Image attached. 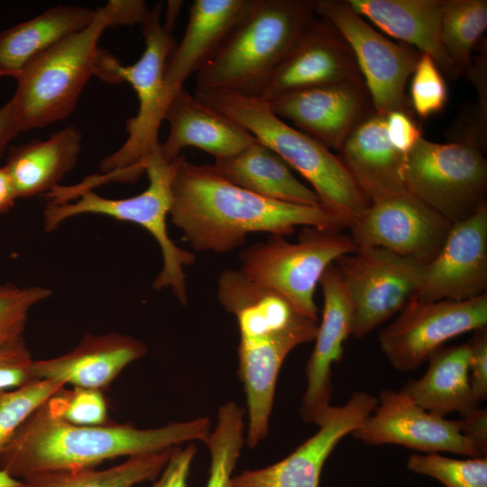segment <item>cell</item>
<instances>
[{"mask_svg": "<svg viewBox=\"0 0 487 487\" xmlns=\"http://www.w3.org/2000/svg\"><path fill=\"white\" fill-rule=\"evenodd\" d=\"M169 216L197 251L225 253L248 234L289 235L297 226L342 231L347 225L323 206H303L253 194L224 179L213 164L180 155L171 182Z\"/></svg>", "mask_w": 487, "mask_h": 487, "instance_id": "6da1fadb", "label": "cell"}, {"mask_svg": "<svg viewBox=\"0 0 487 487\" xmlns=\"http://www.w3.org/2000/svg\"><path fill=\"white\" fill-rule=\"evenodd\" d=\"M209 435L207 418L149 429L114 423L81 426L52 415L44 402L0 454V469L23 479L41 473L95 468L107 459L159 452L192 440L206 443Z\"/></svg>", "mask_w": 487, "mask_h": 487, "instance_id": "7a4b0ae2", "label": "cell"}, {"mask_svg": "<svg viewBox=\"0 0 487 487\" xmlns=\"http://www.w3.org/2000/svg\"><path fill=\"white\" fill-rule=\"evenodd\" d=\"M217 299L238 324L239 376L248 407L246 441L255 447L269 429L280 367L297 346L315 340L317 321L300 314L281 294L243 274L228 278Z\"/></svg>", "mask_w": 487, "mask_h": 487, "instance_id": "3957f363", "label": "cell"}, {"mask_svg": "<svg viewBox=\"0 0 487 487\" xmlns=\"http://www.w3.org/2000/svg\"><path fill=\"white\" fill-rule=\"evenodd\" d=\"M162 5L157 4L140 24L145 48L133 65H123L113 54L102 50L96 77L111 84L126 82L136 93L137 114L126 122L128 136L124 144L105 158L96 176L97 185L111 181L133 182L144 172L143 162L159 147V128L170 102L165 92L164 72L175 47L172 31L179 14L167 8L161 18Z\"/></svg>", "mask_w": 487, "mask_h": 487, "instance_id": "277c9868", "label": "cell"}, {"mask_svg": "<svg viewBox=\"0 0 487 487\" xmlns=\"http://www.w3.org/2000/svg\"><path fill=\"white\" fill-rule=\"evenodd\" d=\"M195 96L248 130L297 170L317 194L320 204L349 225L370 205L340 157L287 124L256 96L225 90H198Z\"/></svg>", "mask_w": 487, "mask_h": 487, "instance_id": "5b68a950", "label": "cell"}, {"mask_svg": "<svg viewBox=\"0 0 487 487\" xmlns=\"http://www.w3.org/2000/svg\"><path fill=\"white\" fill-rule=\"evenodd\" d=\"M314 0H254L196 73V91L259 94L271 72L315 19Z\"/></svg>", "mask_w": 487, "mask_h": 487, "instance_id": "8992f818", "label": "cell"}, {"mask_svg": "<svg viewBox=\"0 0 487 487\" xmlns=\"http://www.w3.org/2000/svg\"><path fill=\"white\" fill-rule=\"evenodd\" d=\"M108 27L107 9L99 7L88 26L31 60L17 74L11 100L21 132L43 128L73 112L85 85L96 75L102 51L98 41Z\"/></svg>", "mask_w": 487, "mask_h": 487, "instance_id": "52a82bcc", "label": "cell"}, {"mask_svg": "<svg viewBox=\"0 0 487 487\" xmlns=\"http://www.w3.org/2000/svg\"><path fill=\"white\" fill-rule=\"evenodd\" d=\"M178 159L168 161L161 154L160 145L143 162L149 185L142 193L126 198H107L93 190L79 193L74 202H49L43 211L44 227L50 232L75 216L96 214L136 224L149 232L158 243L162 254V268L153 288H170L182 305L188 303L184 267L195 262V254L177 245L170 237L167 217L171 204V182Z\"/></svg>", "mask_w": 487, "mask_h": 487, "instance_id": "ba28073f", "label": "cell"}, {"mask_svg": "<svg viewBox=\"0 0 487 487\" xmlns=\"http://www.w3.org/2000/svg\"><path fill=\"white\" fill-rule=\"evenodd\" d=\"M303 228L297 243L271 235L266 242L244 249L239 270L253 281L281 294L300 314L318 321L316 287L330 264L357 246L342 231Z\"/></svg>", "mask_w": 487, "mask_h": 487, "instance_id": "9c48e42d", "label": "cell"}, {"mask_svg": "<svg viewBox=\"0 0 487 487\" xmlns=\"http://www.w3.org/2000/svg\"><path fill=\"white\" fill-rule=\"evenodd\" d=\"M405 185L453 225L487 203V161L477 147L422 137L407 154Z\"/></svg>", "mask_w": 487, "mask_h": 487, "instance_id": "30bf717a", "label": "cell"}, {"mask_svg": "<svg viewBox=\"0 0 487 487\" xmlns=\"http://www.w3.org/2000/svg\"><path fill=\"white\" fill-rule=\"evenodd\" d=\"M315 14L328 20L350 45L374 110L412 113L405 87L421 52L375 31L347 0H314Z\"/></svg>", "mask_w": 487, "mask_h": 487, "instance_id": "8fae6325", "label": "cell"}, {"mask_svg": "<svg viewBox=\"0 0 487 487\" xmlns=\"http://www.w3.org/2000/svg\"><path fill=\"white\" fill-rule=\"evenodd\" d=\"M335 264L353 307L351 336L357 339L399 314L415 299L424 266L372 246L357 247Z\"/></svg>", "mask_w": 487, "mask_h": 487, "instance_id": "7c38bea8", "label": "cell"}, {"mask_svg": "<svg viewBox=\"0 0 487 487\" xmlns=\"http://www.w3.org/2000/svg\"><path fill=\"white\" fill-rule=\"evenodd\" d=\"M487 326V293L465 300L412 299L379 334V345L391 366L418 369L445 343Z\"/></svg>", "mask_w": 487, "mask_h": 487, "instance_id": "4fadbf2b", "label": "cell"}, {"mask_svg": "<svg viewBox=\"0 0 487 487\" xmlns=\"http://www.w3.org/2000/svg\"><path fill=\"white\" fill-rule=\"evenodd\" d=\"M451 226L405 190L370 204L348 228L357 247H380L426 265L442 247Z\"/></svg>", "mask_w": 487, "mask_h": 487, "instance_id": "5bb4252c", "label": "cell"}, {"mask_svg": "<svg viewBox=\"0 0 487 487\" xmlns=\"http://www.w3.org/2000/svg\"><path fill=\"white\" fill-rule=\"evenodd\" d=\"M372 413L351 435L369 446L394 444L425 453L480 457L459 420L429 412L400 391L383 390Z\"/></svg>", "mask_w": 487, "mask_h": 487, "instance_id": "9a60e30c", "label": "cell"}, {"mask_svg": "<svg viewBox=\"0 0 487 487\" xmlns=\"http://www.w3.org/2000/svg\"><path fill=\"white\" fill-rule=\"evenodd\" d=\"M361 78L354 52L344 36L328 20L315 17L257 96L271 101L287 93Z\"/></svg>", "mask_w": 487, "mask_h": 487, "instance_id": "2e32d148", "label": "cell"}, {"mask_svg": "<svg viewBox=\"0 0 487 487\" xmlns=\"http://www.w3.org/2000/svg\"><path fill=\"white\" fill-rule=\"evenodd\" d=\"M268 102L277 116L337 152L351 132L375 113L363 78L287 93Z\"/></svg>", "mask_w": 487, "mask_h": 487, "instance_id": "e0dca14e", "label": "cell"}, {"mask_svg": "<svg viewBox=\"0 0 487 487\" xmlns=\"http://www.w3.org/2000/svg\"><path fill=\"white\" fill-rule=\"evenodd\" d=\"M487 203L453 224L436 255L423 266L415 299L465 300L486 293Z\"/></svg>", "mask_w": 487, "mask_h": 487, "instance_id": "ac0fdd59", "label": "cell"}, {"mask_svg": "<svg viewBox=\"0 0 487 487\" xmlns=\"http://www.w3.org/2000/svg\"><path fill=\"white\" fill-rule=\"evenodd\" d=\"M377 398L358 391L340 407H331L317 432L286 458L270 466L246 470L233 487H318L323 466L336 445L372 413Z\"/></svg>", "mask_w": 487, "mask_h": 487, "instance_id": "d6986e66", "label": "cell"}, {"mask_svg": "<svg viewBox=\"0 0 487 487\" xmlns=\"http://www.w3.org/2000/svg\"><path fill=\"white\" fill-rule=\"evenodd\" d=\"M319 284L324 299L322 319L306 367L307 388L300 408L302 418L317 427L332 407V366L341 360L353 329L352 303L335 262L324 271Z\"/></svg>", "mask_w": 487, "mask_h": 487, "instance_id": "ffe728a7", "label": "cell"}, {"mask_svg": "<svg viewBox=\"0 0 487 487\" xmlns=\"http://www.w3.org/2000/svg\"><path fill=\"white\" fill-rule=\"evenodd\" d=\"M141 340L117 334L86 335L70 351L60 356L33 360L34 379L53 380L73 387L102 391L132 362L143 357Z\"/></svg>", "mask_w": 487, "mask_h": 487, "instance_id": "44dd1931", "label": "cell"}, {"mask_svg": "<svg viewBox=\"0 0 487 487\" xmlns=\"http://www.w3.org/2000/svg\"><path fill=\"white\" fill-rule=\"evenodd\" d=\"M170 131L160 143L161 156L168 161L179 158L186 147H194L215 159L234 154L256 138L244 127L208 106L185 87L170 100L164 116Z\"/></svg>", "mask_w": 487, "mask_h": 487, "instance_id": "7402d4cb", "label": "cell"}, {"mask_svg": "<svg viewBox=\"0 0 487 487\" xmlns=\"http://www.w3.org/2000/svg\"><path fill=\"white\" fill-rule=\"evenodd\" d=\"M254 0H195L183 37L173 48L164 72L171 100L188 78L197 73L250 11Z\"/></svg>", "mask_w": 487, "mask_h": 487, "instance_id": "603a6c76", "label": "cell"}, {"mask_svg": "<svg viewBox=\"0 0 487 487\" xmlns=\"http://www.w3.org/2000/svg\"><path fill=\"white\" fill-rule=\"evenodd\" d=\"M339 157L370 204L407 190V155L390 142L385 115L373 113L346 137Z\"/></svg>", "mask_w": 487, "mask_h": 487, "instance_id": "cb8c5ba5", "label": "cell"}, {"mask_svg": "<svg viewBox=\"0 0 487 487\" xmlns=\"http://www.w3.org/2000/svg\"><path fill=\"white\" fill-rule=\"evenodd\" d=\"M381 31L428 54L449 79L460 76L441 41L443 0H347ZM443 75V76H444Z\"/></svg>", "mask_w": 487, "mask_h": 487, "instance_id": "d4e9b609", "label": "cell"}, {"mask_svg": "<svg viewBox=\"0 0 487 487\" xmlns=\"http://www.w3.org/2000/svg\"><path fill=\"white\" fill-rule=\"evenodd\" d=\"M82 134L73 126L53 133L46 140H32L10 147L4 166L17 198L51 192L76 166Z\"/></svg>", "mask_w": 487, "mask_h": 487, "instance_id": "484cf974", "label": "cell"}, {"mask_svg": "<svg viewBox=\"0 0 487 487\" xmlns=\"http://www.w3.org/2000/svg\"><path fill=\"white\" fill-rule=\"evenodd\" d=\"M213 166L227 181L261 197L303 206L321 205L314 190L257 139L234 154L215 159Z\"/></svg>", "mask_w": 487, "mask_h": 487, "instance_id": "4316f807", "label": "cell"}, {"mask_svg": "<svg viewBox=\"0 0 487 487\" xmlns=\"http://www.w3.org/2000/svg\"><path fill=\"white\" fill-rule=\"evenodd\" d=\"M468 343L442 345L428 357L423 376L409 380L400 390L424 409L445 417L461 416L478 407L469 381Z\"/></svg>", "mask_w": 487, "mask_h": 487, "instance_id": "83f0119b", "label": "cell"}, {"mask_svg": "<svg viewBox=\"0 0 487 487\" xmlns=\"http://www.w3.org/2000/svg\"><path fill=\"white\" fill-rule=\"evenodd\" d=\"M96 9L57 5L0 34V73L15 78L33 58L94 20Z\"/></svg>", "mask_w": 487, "mask_h": 487, "instance_id": "f1b7e54d", "label": "cell"}, {"mask_svg": "<svg viewBox=\"0 0 487 487\" xmlns=\"http://www.w3.org/2000/svg\"><path fill=\"white\" fill-rule=\"evenodd\" d=\"M173 447L131 456L104 470L88 468L32 474L21 480L19 487H133L156 480L168 463Z\"/></svg>", "mask_w": 487, "mask_h": 487, "instance_id": "f546056e", "label": "cell"}, {"mask_svg": "<svg viewBox=\"0 0 487 487\" xmlns=\"http://www.w3.org/2000/svg\"><path fill=\"white\" fill-rule=\"evenodd\" d=\"M486 28V0H443L441 41L460 75L470 68L472 52Z\"/></svg>", "mask_w": 487, "mask_h": 487, "instance_id": "4dcf8cb0", "label": "cell"}, {"mask_svg": "<svg viewBox=\"0 0 487 487\" xmlns=\"http://www.w3.org/2000/svg\"><path fill=\"white\" fill-rule=\"evenodd\" d=\"M244 411L234 402L219 408L217 424L206 441L210 452L206 487H233V472L244 442Z\"/></svg>", "mask_w": 487, "mask_h": 487, "instance_id": "1f68e13d", "label": "cell"}, {"mask_svg": "<svg viewBox=\"0 0 487 487\" xmlns=\"http://www.w3.org/2000/svg\"><path fill=\"white\" fill-rule=\"evenodd\" d=\"M64 386L58 381L33 379L0 391V454L25 419Z\"/></svg>", "mask_w": 487, "mask_h": 487, "instance_id": "d6a6232c", "label": "cell"}, {"mask_svg": "<svg viewBox=\"0 0 487 487\" xmlns=\"http://www.w3.org/2000/svg\"><path fill=\"white\" fill-rule=\"evenodd\" d=\"M409 471L434 478L446 487H487V457L465 460L437 453L414 454L408 460Z\"/></svg>", "mask_w": 487, "mask_h": 487, "instance_id": "836d02e7", "label": "cell"}, {"mask_svg": "<svg viewBox=\"0 0 487 487\" xmlns=\"http://www.w3.org/2000/svg\"><path fill=\"white\" fill-rule=\"evenodd\" d=\"M54 416L72 424L99 426L108 423L107 407L102 391L65 386L45 401Z\"/></svg>", "mask_w": 487, "mask_h": 487, "instance_id": "e575fe53", "label": "cell"}, {"mask_svg": "<svg viewBox=\"0 0 487 487\" xmlns=\"http://www.w3.org/2000/svg\"><path fill=\"white\" fill-rule=\"evenodd\" d=\"M51 294L41 286L0 285V346L23 337L31 308Z\"/></svg>", "mask_w": 487, "mask_h": 487, "instance_id": "d590c367", "label": "cell"}, {"mask_svg": "<svg viewBox=\"0 0 487 487\" xmlns=\"http://www.w3.org/2000/svg\"><path fill=\"white\" fill-rule=\"evenodd\" d=\"M409 103L412 111L422 119L441 113L448 99L445 78L435 60L426 53L411 74Z\"/></svg>", "mask_w": 487, "mask_h": 487, "instance_id": "8d00e7d4", "label": "cell"}, {"mask_svg": "<svg viewBox=\"0 0 487 487\" xmlns=\"http://www.w3.org/2000/svg\"><path fill=\"white\" fill-rule=\"evenodd\" d=\"M32 362L23 337L0 346V391L17 388L33 380Z\"/></svg>", "mask_w": 487, "mask_h": 487, "instance_id": "74e56055", "label": "cell"}, {"mask_svg": "<svg viewBox=\"0 0 487 487\" xmlns=\"http://www.w3.org/2000/svg\"><path fill=\"white\" fill-rule=\"evenodd\" d=\"M470 348L469 381L475 401L487 398V326L474 331Z\"/></svg>", "mask_w": 487, "mask_h": 487, "instance_id": "f35d334b", "label": "cell"}, {"mask_svg": "<svg viewBox=\"0 0 487 487\" xmlns=\"http://www.w3.org/2000/svg\"><path fill=\"white\" fill-rule=\"evenodd\" d=\"M385 126L391 144L406 155L422 138L420 129L410 112L398 110L386 114Z\"/></svg>", "mask_w": 487, "mask_h": 487, "instance_id": "ab89813d", "label": "cell"}, {"mask_svg": "<svg viewBox=\"0 0 487 487\" xmlns=\"http://www.w3.org/2000/svg\"><path fill=\"white\" fill-rule=\"evenodd\" d=\"M196 453L197 447L193 444L184 448L174 446L168 463L152 487H187Z\"/></svg>", "mask_w": 487, "mask_h": 487, "instance_id": "60d3db41", "label": "cell"}, {"mask_svg": "<svg viewBox=\"0 0 487 487\" xmlns=\"http://www.w3.org/2000/svg\"><path fill=\"white\" fill-rule=\"evenodd\" d=\"M459 419L463 435L472 443L480 457L487 454V410L476 407Z\"/></svg>", "mask_w": 487, "mask_h": 487, "instance_id": "b9f144b4", "label": "cell"}, {"mask_svg": "<svg viewBox=\"0 0 487 487\" xmlns=\"http://www.w3.org/2000/svg\"><path fill=\"white\" fill-rule=\"evenodd\" d=\"M105 6L111 19V27L141 24L151 10L142 0H111Z\"/></svg>", "mask_w": 487, "mask_h": 487, "instance_id": "7bdbcfd3", "label": "cell"}, {"mask_svg": "<svg viewBox=\"0 0 487 487\" xmlns=\"http://www.w3.org/2000/svg\"><path fill=\"white\" fill-rule=\"evenodd\" d=\"M20 133L14 104L10 99L0 107V159L10 142Z\"/></svg>", "mask_w": 487, "mask_h": 487, "instance_id": "ee69618b", "label": "cell"}, {"mask_svg": "<svg viewBox=\"0 0 487 487\" xmlns=\"http://www.w3.org/2000/svg\"><path fill=\"white\" fill-rule=\"evenodd\" d=\"M17 199L11 179L5 167H0V214L8 211Z\"/></svg>", "mask_w": 487, "mask_h": 487, "instance_id": "f6af8a7d", "label": "cell"}, {"mask_svg": "<svg viewBox=\"0 0 487 487\" xmlns=\"http://www.w3.org/2000/svg\"><path fill=\"white\" fill-rule=\"evenodd\" d=\"M22 481L0 469V487H19Z\"/></svg>", "mask_w": 487, "mask_h": 487, "instance_id": "bcb514c9", "label": "cell"}, {"mask_svg": "<svg viewBox=\"0 0 487 487\" xmlns=\"http://www.w3.org/2000/svg\"><path fill=\"white\" fill-rule=\"evenodd\" d=\"M3 77L2 74L0 73V78Z\"/></svg>", "mask_w": 487, "mask_h": 487, "instance_id": "7dc6e473", "label": "cell"}]
</instances>
